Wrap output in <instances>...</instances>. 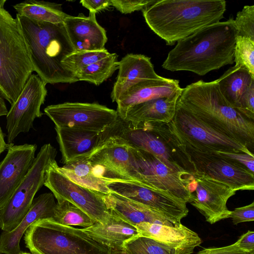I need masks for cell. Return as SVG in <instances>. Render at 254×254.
Returning <instances> with one entry per match:
<instances>
[{"instance_id":"1","label":"cell","mask_w":254,"mask_h":254,"mask_svg":"<svg viewBox=\"0 0 254 254\" xmlns=\"http://www.w3.org/2000/svg\"><path fill=\"white\" fill-rule=\"evenodd\" d=\"M237 29L234 19L208 25L178 42L162 67L203 76L234 63Z\"/></svg>"},{"instance_id":"2","label":"cell","mask_w":254,"mask_h":254,"mask_svg":"<svg viewBox=\"0 0 254 254\" xmlns=\"http://www.w3.org/2000/svg\"><path fill=\"white\" fill-rule=\"evenodd\" d=\"M226 10L224 0H156L142 12L150 29L166 45L172 46L219 22Z\"/></svg>"},{"instance_id":"3","label":"cell","mask_w":254,"mask_h":254,"mask_svg":"<svg viewBox=\"0 0 254 254\" xmlns=\"http://www.w3.org/2000/svg\"><path fill=\"white\" fill-rule=\"evenodd\" d=\"M177 104L215 129L254 147V121L234 108L220 91L216 80H199L183 88Z\"/></svg>"},{"instance_id":"4","label":"cell","mask_w":254,"mask_h":254,"mask_svg":"<svg viewBox=\"0 0 254 254\" xmlns=\"http://www.w3.org/2000/svg\"><path fill=\"white\" fill-rule=\"evenodd\" d=\"M34 71L47 84L72 83L77 78L67 71L63 61L74 52L64 22L53 24L16 14Z\"/></svg>"},{"instance_id":"5","label":"cell","mask_w":254,"mask_h":254,"mask_svg":"<svg viewBox=\"0 0 254 254\" xmlns=\"http://www.w3.org/2000/svg\"><path fill=\"white\" fill-rule=\"evenodd\" d=\"M102 136L150 153L173 170L194 173L185 146L174 134L169 123L136 124L119 117L114 123L102 132Z\"/></svg>"},{"instance_id":"6","label":"cell","mask_w":254,"mask_h":254,"mask_svg":"<svg viewBox=\"0 0 254 254\" xmlns=\"http://www.w3.org/2000/svg\"><path fill=\"white\" fill-rule=\"evenodd\" d=\"M33 71L17 19L0 6V95L12 105Z\"/></svg>"},{"instance_id":"7","label":"cell","mask_w":254,"mask_h":254,"mask_svg":"<svg viewBox=\"0 0 254 254\" xmlns=\"http://www.w3.org/2000/svg\"><path fill=\"white\" fill-rule=\"evenodd\" d=\"M26 247L32 254H111L81 229L60 224L51 219L34 222L25 232Z\"/></svg>"},{"instance_id":"8","label":"cell","mask_w":254,"mask_h":254,"mask_svg":"<svg viewBox=\"0 0 254 254\" xmlns=\"http://www.w3.org/2000/svg\"><path fill=\"white\" fill-rule=\"evenodd\" d=\"M57 153L50 143L41 147L28 174L0 209V228L3 231L14 230L27 214L36 193L44 185L48 168Z\"/></svg>"},{"instance_id":"9","label":"cell","mask_w":254,"mask_h":254,"mask_svg":"<svg viewBox=\"0 0 254 254\" xmlns=\"http://www.w3.org/2000/svg\"><path fill=\"white\" fill-rule=\"evenodd\" d=\"M169 124L187 149L201 152L253 153L245 145L215 129L177 103L174 118Z\"/></svg>"},{"instance_id":"10","label":"cell","mask_w":254,"mask_h":254,"mask_svg":"<svg viewBox=\"0 0 254 254\" xmlns=\"http://www.w3.org/2000/svg\"><path fill=\"white\" fill-rule=\"evenodd\" d=\"M136 172L141 185L158 190L188 203L193 174L171 169L160 159L148 152L130 147Z\"/></svg>"},{"instance_id":"11","label":"cell","mask_w":254,"mask_h":254,"mask_svg":"<svg viewBox=\"0 0 254 254\" xmlns=\"http://www.w3.org/2000/svg\"><path fill=\"white\" fill-rule=\"evenodd\" d=\"M55 127L102 132L118 119L117 111L96 103L64 102L44 110Z\"/></svg>"},{"instance_id":"12","label":"cell","mask_w":254,"mask_h":254,"mask_svg":"<svg viewBox=\"0 0 254 254\" xmlns=\"http://www.w3.org/2000/svg\"><path fill=\"white\" fill-rule=\"evenodd\" d=\"M56 160L48 168L44 185L57 201L66 200L86 213L96 222L107 221L110 213L102 194L76 184L58 169Z\"/></svg>"},{"instance_id":"13","label":"cell","mask_w":254,"mask_h":254,"mask_svg":"<svg viewBox=\"0 0 254 254\" xmlns=\"http://www.w3.org/2000/svg\"><path fill=\"white\" fill-rule=\"evenodd\" d=\"M46 85L37 74H32L11 105L6 116L7 144L13 143L20 133L28 132L33 127L35 119L43 116L41 107L47 95Z\"/></svg>"},{"instance_id":"14","label":"cell","mask_w":254,"mask_h":254,"mask_svg":"<svg viewBox=\"0 0 254 254\" xmlns=\"http://www.w3.org/2000/svg\"><path fill=\"white\" fill-rule=\"evenodd\" d=\"M186 149L194 173L222 182L236 191L254 190V173L243 165L215 152Z\"/></svg>"},{"instance_id":"15","label":"cell","mask_w":254,"mask_h":254,"mask_svg":"<svg viewBox=\"0 0 254 254\" xmlns=\"http://www.w3.org/2000/svg\"><path fill=\"white\" fill-rule=\"evenodd\" d=\"M111 192L144 205L178 224L189 213L187 203L164 192L132 182H114L107 186Z\"/></svg>"},{"instance_id":"16","label":"cell","mask_w":254,"mask_h":254,"mask_svg":"<svg viewBox=\"0 0 254 254\" xmlns=\"http://www.w3.org/2000/svg\"><path fill=\"white\" fill-rule=\"evenodd\" d=\"M194 181L189 203L193 206L211 224L229 218L228 200L236 190L228 185L203 175L193 174Z\"/></svg>"},{"instance_id":"17","label":"cell","mask_w":254,"mask_h":254,"mask_svg":"<svg viewBox=\"0 0 254 254\" xmlns=\"http://www.w3.org/2000/svg\"><path fill=\"white\" fill-rule=\"evenodd\" d=\"M37 148L35 144H7L6 155L0 162V209L28 174Z\"/></svg>"},{"instance_id":"18","label":"cell","mask_w":254,"mask_h":254,"mask_svg":"<svg viewBox=\"0 0 254 254\" xmlns=\"http://www.w3.org/2000/svg\"><path fill=\"white\" fill-rule=\"evenodd\" d=\"M58 169L70 180L97 192L111 193L107 186L114 182H131L106 167L94 163L88 158L64 165Z\"/></svg>"},{"instance_id":"19","label":"cell","mask_w":254,"mask_h":254,"mask_svg":"<svg viewBox=\"0 0 254 254\" xmlns=\"http://www.w3.org/2000/svg\"><path fill=\"white\" fill-rule=\"evenodd\" d=\"M64 24L75 52L104 49L108 38L106 30L97 22L96 13L68 16Z\"/></svg>"},{"instance_id":"20","label":"cell","mask_w":254,"mask_h":254,"mask_svg":"<svg viewBox=\"0 0 254 254\" xmlns=\"http://www.w3.org/2000/svg\"><path fill=\"white\" fill-rule=\"evenodd\" d=\"M179 80L161 77L139 82L128 88L118 98L117 112L124 119L133 106L158 98L172 96L182 93Z\"/></svg>"},{"instance_id":"21","label":"cell","mask_w":254,"mask_h":254,"mask_svg":"<svg viewBox=\"0 0 254 254\" xmlns=\"http://www.w3.org/2000/svg\"><path fill=\"white\" fill-rule=\"evenodd\" d=\"M55 198L52 192H46L34 198L29 211L18 226L10 232L1 233L0 254H19L21 253L20 241L30 225L40 219L54 218L57 206Z\"/></svg>"},{"instance_id":"22","label":"cell","mask_w":254,"mask_h":254,"mask_svg":"<svg viewBox=\"0 0 254 254\" xmlns=\"http://www.w3.org/2000/svg\"><path fill=\"white\" fill-rule=\"evenodd\" d=\"M88 159L113 171L132 183L141 185L130 147L124 143L111 137L102 136L101 143Z\"/></svg>"},{"instance_id":"23","label":"cell","mask_w":254,"mask_h":254,"mask_svg":"<svg viewBox=\"0 0 254 254\" xmlns=\"http://www.w3.org/2000/svg\"><path fill=\"white\" fill-rule=\"evenodd\" d=\"M139 236L153 239L173 248L176 254H190L202 241L198 235L181 223L168 226L143 222L135 226Z\"/></svg>"},{"instance_id":"24","label":"cell","mask_w":254,"mask_h":254,"mask_svg":"<svg viewBox=\"0 0 254 254\" xmlns=\"http://www.w3.org/2000/svg\"><path fill=\"white\" fill-rule=\"evenodd\" d=\"M55 128L62 163L64 165L89 158L102 141V132L71 128Z\"/></svg>"},{"instance_id":"25","label":"cell","mask_w":254,"mask_h":254,"mask_svg":"<svg viewBox=\"0 0 254 254\" xmlns=\"http://www.w3.org/2000/svg\"><path fill=\"white\" fill-rule=\"evenodd\" d=\"M119 72L111 93L112 102L131 86L142 81L162 76L154 70L151 59L141 54H128L119 61Z\"/></svg>"},{"instance_id":"26","label":"cell","mask_w":254,"mask_h":254,"mask_svg":"<svg viewBox=\"0 0 254 254\" xmlns=\"http://www.w3.org/2000/svg\"><path fill=\"white\" fill-rule=\"evenodd\" d=\"M109 212L135 227L143 222L176 225L153 209L116 193L102 194Z\"/></svg>"},{"instance_id":"27","label":"cell","mask_w":254,"mask_h":254,"mask_svg":"<svg viewBox=\"0 0 254 254\" xmlns=\"http://www.w3.org/2000/svg\"><path fill=\"white\" fill-rule=\"evenodd\" d=\"M81 230L92 239L111 250L123 249L125 242L139 236L135 227L111 213L105 222H96Z\"/></svg>"},{"instance_id":"28","label":"cell","mask_w":254,"mask_h":254,"mask_svg":"<svg viewBox=\"0 0 254 254\" xmlns=\"http://www.w3.org/2000/svg\"><path fill=\"white\" fill-rule=\"evenodd\" d=\"M182 93L172 96L153 99L131 107L124 119L133 124L169 123L176 112V105Z\"/></svg>"},{"instance_id":"29","label":"cell","mask_w":254,"mask_h":254,"mask_svg":"<svg viewBox=\"0 0 254 254\" xmlns=\"http://www.w3.org/2000/svg\"><path fill=\"white\" fill-rule=\"evenodd\" d=\"M220 92L236 109L242 96L254 83V77L245 68L234 65L216 79Z\"/></svg>"},{"instance_id":"30","label":"cell","mask_w":254,"mask_h":254,"mask_svg":"<svg viewBox=\"0 0 254 254\" xmlns=\"http://www.w3.org/2000/svg\"><path fill=\"white\" fill-rule=\"evenodd\" d=\"M13 7L19 16L53 24L63 23L68 16L61 4L44 0H26Z\"/></svg>"},{"instance_id":"31","label":"cell","mask_w":254,"mask_h":254,"mask_svg":"<svg viewBox=\"0 0 254 254\" xmlns=\"http://www.w3.org/2000/svg\"><path fill=\"white\" fill-rule=\"evenodd\" d=\"M118 58L117 54L110 53L104 58L81 69L75 76L78 81H85L99 85L118 69Z\"/></svg>"},{"instance_id":"32","label":"cell","mask_w":254,"mask_h":254,"mask_svg":"<svg viewBox=\"0 0 254 254\" xmlns=\"http://www.w3.org/2000/svg\"><path fill=\"white\" fill-rule=\"evenodd\" d=\"M54 218L56 222L65 226L87 228L96 223L80 209L66 200L58 201Z\"/></svg>"},{"instance_id":"33","label":"cell","mask_w":254,"mask_h":254,"mask_svg":"<svg viewBox=\"0 0 254 254\" xmlns=\"http://www.w3.org/2000/svg\"><path fill=\"white\" fill-rule=\"evenodd\" d=\"M123 250L129 254H176L175 249L168 245L141 236L125 242Z\"/></svg>"},{"instance_id":"34","label":"cell","mask_w":254,"mask_h":254,"mask_svg":"<svg viewBox=\"0 0 254 254\" xmlns=\"http://www.w3.org/2000/svg\"><path fill=\"white\" fill-rule=\"evenodd\" d=\"M110 54L106 48L99 51L74 52L67 56L62 63L67 71L75 76L81 69L104 58Z\"/></svg>"},{"instance_id":"35","label":"cell","mask_w":254,"mask_h":254,"mask_svg":"<svg viewBox=\"0 0 254 254\" xmlns=\"http://www.w3.org/2000/svg\"><path fill=\"white\" fill-rule=\"evenodd\" d=\"M234 63L235 65L246 69L254 77V41L247 38L237 36Z\"/></svg>"},{"instance_id":"36","label":"cell","mask_w":254,"mask_h":254,"mask_svg":"<svg viewBox=\"0 0 254 254\" xmlns=\"http://www.w3.org/2000/svg\"><path fill=\"white\" fill-rule=\"evenodd\" d=\"M234 23L237 36L243 37L254 41V5L244 6L237 12Z\"/></svg>"},{"instance_id":"37","label":"cell","mask_w":254,"mask_h":254,"mask_svg":"<svg viewBox=\"0 0 254 254\" xmlns=\"http://www.w3.org/2000/svg\"><path fill=\"white\" fill-rule=\"evenodd\" d=\"M156 0H111V6L115 7L123 14L142 10L155 1Z\"/></svg>"},{"instance_id":"38","label":"cell","mask_w":254,"mask_h":254,"mask_svg":"<svg viewBox=\"0 0 254 254\" xmlns=\"http://www.w3.org/2000/svg\"><path fill=\"white\" fill-rule=\"evenodd\" d=\"M236 110L249 119L254 121V83L242 96Z\"/></svg>"},{"instance_id":"39","label":"cell","mask_w":254,"mask_h":254,"mask_svg":"<svg viewBox=\"0 0 254 254\" xmlns=\"http://www.w3.org/2000/svg\"><path fill=\"white\" fill-rule=\"evenodd\" d=\"M216 154L230 159L245 166L248 170L254 173V155L241 152L217 151Z\"/></svg>"},{"instance_id":"40","label":"cell","mask_w":254,"mask_h":254,"mask_svg":"<svg viewBox=\"0 0 254 254\" xmlns=\"http://www.w3.org/2000/svg\"><path fill=\"white\" fill-rule=\"evenodd\" d=\"M233 223L237 225L239 223L253 221L254 220V202L240 207L236 208L231 211L229 216Z\"/></svg>"},{"instance_id":"41","label":"cell","mask_w":254,"mask_h":254,"mask_svg":"<svg viewBox=\"0 0 254 254\" xmlns=\"http://www.w3.org/2000/svg\"><path fill=\"white\" fill-rule=\"evenodd\" d=\"M196 254H254V252H247L241 250L235 243L220 248L204 249Z\"/></svg>"},{"instance_id":"42","label":"cell","mask_w":254,"mask_h":254,"mask_svg":"<svg viewBox=\"0 0 254 254\" xmlns=\"http://www.w3.org/2000/svg\"><path fill=\"white\" fill-rule=\"evenodd\" d=\"M235 243L243 251L254 252V232L248 231L243 234Z\"/></svg>"},{"instance_id":"43","label":"cell","mask_w":254,"mask_h":254,"mask_svg":"<svg viewBox=\"0 0 254 254\" xmlns=\"http://www.w3.org/2000/svg\"><path fill=\"white\" fill-rule=\"evenodd\" d=\"M80 3L90 12L95 13L111 6V0H81Z\"/></svg>"},{"instance_id":"44","label":"cell","mask_w":254,"mask_h":254,"mask_svg":"<svg viewBox=\"0 0 254 254\" xmlns=\"http://www.w3.org/2000/svg\"><path fill=\"white\" fill-rule=\"evenodd\" d=\"M5 134L0 127V155L4 151L7 147V143L4 140Z\"/></svg>"},{"instance_id":"45","label":"cell","mask_w":254,"mask_h":254,"mask_svg":"<svg viewBox=\"0 0 254 254\" xmlns=\"http://www.w3.org/2000/svg\"><path fill=\"white\" fill-rule=\"evenodd\" d=\"M8 113L6 105L3 98L0 95V117L6 116Z\"/></svg>"},{"instance_id":"46","label":"cell","mask_w":254,"mask_h":254,"mask_svg":"<svg viewBox=\"0 0 254 254\" xmlns=\"http://www.w3.org/2000/svg\"><path fill=\"white\" fill-rule=\"evenodd\" d=\"M111 254H129L123 249L112 250Z\"/></svg>"},{"instance_id":"47","label":"cell","mask_w":254,"mask_h":254,"mask_svg":"<svg viewBox=\"0 0 254 254\" xmlns=\"http://www.w3.org/2000/svg\"><path fill=\"white\" fill-rule=\"evenodd\" d=\"M6 1V0H0V6H3Z\"/></svg>"},{"instance_id":"48","label":"cell","mask_w":254,"mask_h":254,"mask_svg":"<svg viewBox=\"0 0 254 254\" xmlns=\"http://www.w3.org/2000/svg\"><path fill=\"white\" fill-rule=\"evenodd\" d=\"M29 254V253H22L21 252L20 254Z\"/></svg>"}]
</instances>
